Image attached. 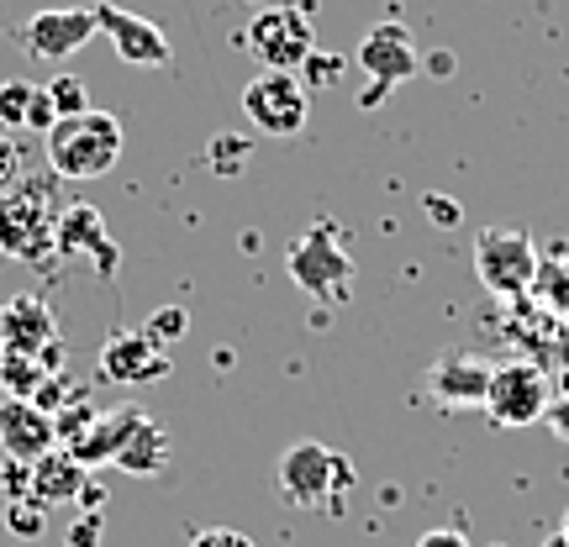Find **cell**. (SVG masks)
Here are the masks:
<instances>
[{"label": "cell", "instance_id": "1", "mask_svg": "<svg viewBox=\"0 0 569 547\" xmlns=\"http://www.w3.org/2000/svg\"><path fill=\"white\" fill-rule=\"evenodd\" d=\"M59 174L48 169L38 180H21L17 190L0 195V253L11 264H32L48 269L59 253Z\"/></svg>", "mask_w": 569, "mask_h": 547}, {"label": "cell", "instance_id": "2", "mask_svg": "<svg viewBox=\"0 0 569 547\" xmlns=\"http://www.w3.org/2000/svg\"><path fill=\"white\" fill-rule=\"evenodd\" d=\"M42 153H48V169L69 184L106 180L122 163V126H117V117L90 105L80 117H59L48 126L42 132Z\"/></svg>", "mask_w": 569, "mask_h": 547}, {"label": "cell", "instance_id": "3", "mask_svg": "<svg viewBox=\"0 0 569 547\" xmlns=\"http://www.w3.org/2000/svg\"><path fill=\"white\" fill-rule=\"evenodd\" d=\"M353 479H359V474L348 464V453L317 443V437L290 443L280 453V495L301 510H338L343 495L353 489Z\"/></svg>", "mask_w": 569, "mask_h": 547}, {"label": "cell", "instance_id": "4", "mask_svg": "<svg viewBox=\"0 0 569 547\" xmlns=\"http://www.w3.org/2000/svg\"><path fill=\"white\" fill-rule=\"evenodd\" d=\"M243 48L259 59V69H280L296 74L306 59L317 53V27H311V0H284V6H264L248 21Z\"/></svg>", "mask_w": 569, "mask_h": 547}, {"label": "cell", "instance_id": "5", "mask_svg": "<svg viewBox=\"0 0 569 547\" xmlns=\"http://www.w3.org/2000/svg\"><path fill=\"white\" fill-rule=\"evenodd\" d=\"M284 253H290V259H284V264H290V280L301 284L311 301H343L348 295V284H353V253H348L343 226H332V222L306 226Z\"/></svg>", "mask_w": 569, "mask_h": 547}, {"label": "cell", "instance_id": "6", "mask_svg": "<svg viewBox=\"0 0 569 547\" xmlns=\"http://www.w3.org/2000/svg\"><path fill=\"white\" fill-rule=\"evenodd\" d=\"M475 274H480V284H486L490 295L522 301L532 284H538V247L517 226H486L475 237Z\"/></svg>", "mask_w": 569, "mask_h": 547}, {"label": "cell", "instance_id": "7", "mask_svg": "<svg viewBox=\"0 0 569 547\" xmlns=\"http://www.w3.org/2000/svg\"><path fill=\"white\" fill-rule=\"evenodd\" d=\"M553 395H549V368L543 364H496L486 389V416L490 426H538L549 416Z\"/></svg>", "mask_w": 569, "mask_h": 547}, {"label": "cell", "instance_id": "8", "mask_svg": "<svg viewBox=\"0 0 569 547\" xmlns=\"http://www.w3.org/2000/svg\"><path fill=\"white\" fill-rule=\"evenodd\" d=\"M359 69H365V95L359 105H380L396 90V84H407L417 74V38H411L407 21H380V27H369L365 42H359Z\"/></svg>", "mask_w": 569, "mask_h": 547}, {"label": "cell", "instance_id": "9", "mask_svg": "<svg viewBox=\"0 0 569 547\" xmlns=\"http://www.w3.org/2000/svg\"><path fill=\"white\" fill-rule=\"evenodd\" d=\"M306 84L296 74H280V69H259L253 80L243 84V117L264 138H301L306 132Z\"/></svg>", "mask_w": 569, "mask_h": 547}, {"label": "cell", "instance_id": "10", "mask_svg": "<svg viewBox=\"0 0 569 547\" xmlns=\"http://www.w3.org/2000/svg\"><path fill=\"white\" fill-rule=\"evenodd\" d=\"M21 53H32L42 63H63L74 59L84 42L96 38V6H53V11H32V17L17 27Z\"/></svg>", "mask_w": 569, "mask_h": 547}, {"label": "cell", "instance_id": "11", "mask_svg": "<svg viewBox=\"0 0 569 547\" xmlns=\"http://www.w3.org/2000/svg\"><path fill=\"white\" fill-rule=\"evenodd\" d=\"M96 32L117 48V59L138 63V69H159V63L174 59L169 32H163L159 21L138 17V11H127V6H117V0H96Z\"/></svg>", "mask_w": 569, "mask_h": 547}, {"label": "cell", "instance_id": "12", "mask_svg": "<svg viewBox=\"0 0 569 547\" xmlns=\"http://www.w3.org/2000/svg\"><path fill=\"white\" fill-rule=\"evenodd\" d=\"M0 447H6V458H17V464H38L48 458L53 447H59V422H53V411L42 406V401H0Z\"/></svg>", "mask_w": 569, "mask_h": 547}, {"label": "cell", "instance_id": "13", "mask_svg": "<svg viewBox=\"0 0 569 547\" xmlns=\"http://www.w3.org/2000/svg\"><path fill=\"white\" fill-rule=\"evenodd\" d=\"M59 343V316L42 295H11L0 305V353H21V358H42Z\"/></svg>", "mask_w": 569, "mask_h": 547}, {"label": "cell", "instance_id": "14", "mask_svg": "<svg viewBox=\"0 0 569 547\" xmlns=\"http://www.w3.org/2000/svg\"><path fill=\"white\" fill-rule=\"evenodd\" d=\"M169 374V353H163L148 332H111L101 347V379L111 385H159Z\"/></svg>", "mask_w": 569, "mask_h": 547}, {"label": "cell", "instance_id": "15", "mask_svg": "<svg viewBox=\"0 0 569 547\" xmlns=\"http://www.w3.org/2000/svg\"><path fill=\"white\" fill-rule=\"evenodd\" d=\"M59 253H63V259H90L101 280H111V274H117V264H122L117 237L106 232L101 211H96V205H84V201L63 205V216H59Z\"/></svg>", "mask_w": 569, "mask_h": 547}, {"label": "cell", "instance_id": "16", "mask_svg": "<svg viewBox=\"0 0 569 547\" xmlns=\"http://www.w3.org/2000/svg\"><path fill=\"white\" fill-rule=\"evenodd\" d=\"M490 374H496L490 358L453 347V353H443L438 364L427 368V389H432V401H443V406H486Z\"/></svg>", "mask_w": 569, "mask_h": 547}, {"label": "cell", "instance_id": "17", "mask_svg": "<svg viewBox=\"0 0 569 547\" xmlns=\"http://www.w3.org/2000/svg\"><path fill=\"white\" fill-rule=\"evenodd\" d=\"M142 422L138 406H122V411H96V416H84V426L69 437V453H74V464L96 468V464H117V453L122 443L132 437V426Z\"/></svg>", "mask_w": 569, "mask_h": 547}, {"label": "cell", "instance_id": "18", "mask_svg": "<svg viewBox=\"0 0 569 547\" xmlns=\"http://www.w3.org/2000/svg\"><path fill=\"white\" fill-rule=\"evenodd\" d=\"M84 474H90V468L74 464V453H69V447H53L48 458L32 464V506H42V510L74 506L84 489H90L84 485Z\"/></svg>", "mask_w": 569, "mask_h": 547}, {"label": "cell", "instance_id": "19", "mask_svg": "<svg viewBox=\"0 0 569 547\" xmlns=\"http://www.w3.org/2000/svg\"><path fill=\"white\" fill-rule=\"evenodd\" d=\"M59 122L53 117V105H48V90L32 80H0V132L11 138V132H27V126H38V132H48V126Z\"/></svg>", "mask_w": 569, "mask_h": 547}, {"label": "cell", "instance_id": "20", "mask_svg": "<svg viewBox=\"0 0 569 547\" xmlns=\"http://www.w3.org/2000/svg\"><path fill=\"white\" fill-rule=\"evenodd\" d=\"M169 453H174V443H169V432H163L153 416H142L138 426H132V437L122 443V453H117V468L122 474H159L163 464H169Z\"/></svg>", "mask_w": 569, "mask_h": 547}, {"label": "cell", "instance_id": "21", "mask_svg": "<svg viewBox=\"0 0 569 547\" xmlns=\"http://www.w3.org/2000/svg\"><path fill=\"white\" fill-rule=\"evenodd\" d=\"M48 368L42 358H21V353H0V389H11V401H38L48 389Z\"/></svg>", "mask_w": 569, "mask_h": 547}, {"label": "cell", "instance_id": "22", "mask_svg": "<svg viewBox=\"0 0 569 547\" xmlns=\"http://www.w3.org/2000/svg\"><path fill=\"white\" fill-rule=\"evenodd\" d=\"M42 90H48V105H53V117H80V111H90L84 80H74V74H59V80H48Z\"/></svg>", "mask_w": 569, "mask_h": 547}, {"label": "cell", "instance_id": "23", "mask_svg": "<svg viewBox=\"0 0 569 547\" xmlns=\"http://www.w3.org/2000/svg\"><path fill=\"white\" fill-rule=\"evenodd\" d=\"M142 332H148L159 347H169V343H180L184 332H190V316H184V305H163V311H153V316L142 322Z\"/></svg>", "mask_w": 569, "mask_h": 547}, {"label": "cell", "instance_id": "24", "mask_svg": "<svg viewBox=\"0 0 569 547\" xmlns=\"http://www.w3.org/2000/svg\"><path fill=\"white\" fill-rule=\"evenodd\" d=\"M21 180H27V153H21L17 138H0V195L17 190Z\"/></svg>", "mask_w": 569, "mask_h": 547}, {"label": "cell", "instance_id": "25", "mask_svg": "<svg viewBox=\"0 0 569 547\" xmlns=\"http://www.w3.org/2000/svg\"><path fill=\"white\" fill-rule=\"evenodd\" d=\"M42 516H48L42 506H32V500H17V506L6 510V527L17 531V537H38V531H42Z\"/></svg>", "mask_w": 569, "mask_h": 547}, {"label": "cell", "instance_id": "26", "mask_svg": "<svg viewBox=\"0 0 569 547\" xmlns=\"http://www.w3.org/2000/svg\"><path fill=\"white\" fill-rule=\"evenodd\" d=\"M0 485H6V500L17 506V500H32V464H6V474H0Z\"/></svg>", "mask_w": 569, "mask_h": 547}, {"label": "cell", "instance_id": "27", "mask_svg": "<svg viewBox=\"0 0 569 547\" xmlns=\"http://www.w3.org/2000/svg\"><path fill=\"white\" fill-rule=\"evenodd\" d=\"M190 547H259L248 531H232V527H206L190 537Z\"/></svg>", "mask_w": 569, "mask_h": 547}, {"label": "cell", "instance_id": "28", "mask_svg": "<svg viewBox=\"0 0 569 547\" xmlns=\"http://www.w3.org/2000/svg\"><path fill=\"white\" fill-rule=\"evenodd\" d=\"M101 543V510H84L80 521L69 527V547H96Z\"/></svg>", "mask_w": 569, "mask_h": 547}, {"label": "cell", "instance_id": "29", "mask_svg": "<svg viewBox=\"0 0 569 547\" xmlns=\"http://www.w3.org/2000/svg\"><path fill=\"white\" fill-rule=\"evenodd\" d=\"M417 547H469V537L459 527H438V531H422Z\"/></svg>", "mask_w": 569, "mask_h": 547}, {"label": "cell", "instance_id": "30", "mask_svg": "<svg viewBox=\"0 0 569 547\" xmlns=\"http://www.w3.org/2000/svg\"><path fill=\"white\" fill-rule=\"evenodd\" d=\"M306 74H311L317 84H332L338 74H343V59H317V53H311V59H306Z\"/></svg>", "mask_w": 569, "mask_h": 547}, {"label": "cell", "instance_id": "31", "mask_svg": "<svg viewBox=\"0 0 569 547\" xmlns=\"http://www.w3.org/2000/svg\"><path fill=\"white\" fill-rule=\"evenodd\" d=\"M427 211H432V222L438 226H459V216H465L459 201H443V195H427Z\"/></svg>", "mask_w": 569, "mask_h": 547}, {"label": "cell", "instance_id": "32", "mask_svg": "<svg viewBox=\"0 0 569 547\" xmlns=\"http://www.w3.org/2000/svg\"><path fill=\"white\" fill-rule=\"evenodd\" d=\"M211 153H217V174H238V142H217V148H211Z\"/></svg>", "mask_w": 569, "mask_h": 547}, {"label": "cell", "instance_id": "33", "mask_svg": "<svg viewBox=\"0 0 569 547\" xmlns=\"http://www.w3.org/2000/svg\"><path fill=\"white\" fill-rule=\"evenodd\" d=\"M549 426L559 432V437H569V401H559V406H549Z\"/></svg>", "mask_w": 569, "mask_h": 547}, {"label": "cell", "instance_id": "34", "mask_svg": "<svg viewBox=\"0 0 569 547\" xmlns=\"http://www.w3.org/2000/svg\"><path fill=\"white\" fill-rule=\"evenodd\" d=\"M543 547H569V537H565V531H553V537H549Z\"/></svg>", "mask_w": 569, "mask_h": 547}, {"label": "cell", "instance_id": "35", "mask_svg": "<svg viewBox=\"0 0 569 547\" xmlns=\"http://www.w3.org/2000/svg\"><path fill=\"white\" fill-rule=\"evenodd\" d=\"M0 401H6V389H0Z\"/></svg>", "mask_w": 569, "mask_h": 547}]
</instances>
